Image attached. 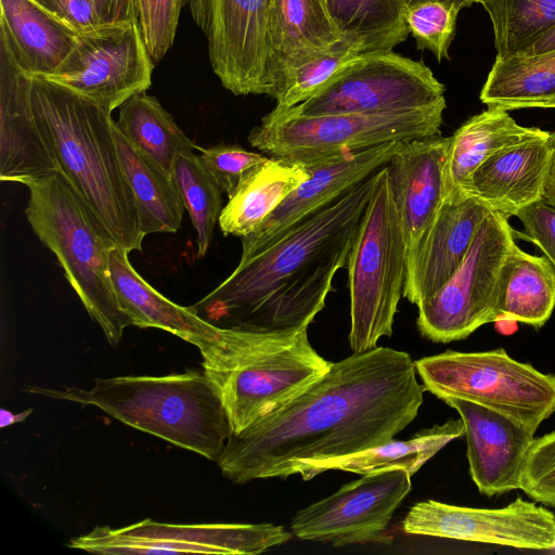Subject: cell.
<instances>
[{
    "label": "cell",
    "mask_w": 555,
    "mask_h": 555,
    "mask_svg": "<svg viewBox=\"0 0 555 555\" xmlns=\"http://www.w3.org/2000/svg\"><path fill=\"white\" fill-rule=\"evenodd\" d=\"M411 475L390 468L362 475L335 493L298 511L292 533L302 541L345 546L383 538L396 509L412 489Z\"/></svg>",
    "instance_id": "obj_14"
},
{
    "label": "cell",
    "mask_w": 555,
    "mask_h": 555,
    "mask_svg": "<svg viewBox=\"0 0 555 555\" xmlns=\"http://www.w3.org/2000/svg\"><path fill=\"white\" fill-rule=\"evenodd\" d=\"M343 40L362 52L392 51L410 35L404 0H321Z\"/></svg>",
    "instance_id": "obj_32"
},
{
    "label": "cell",
    "mask_w": 555,
    "mask_h": 555,
    "mask_svg": "<svg viewBox=\"0 0 555 555\" xmlns=\"http://www.w3.org/2000/svg\"><path fill=\"white\" fill-rule=\"evenodd\" d=\"M78 36L33 0H0V41L31 77L55 73L73 52Z\"/></svg>",
    "instance_id": "obj_23"
},
{
    "label": "cell",
    "mask_w": 555,
    "mask_h": 555,
    "mask_svg": "<svg viewBox=\"0 0 555 555\" xmlns=\"http://www.w3.org/2000/svg\"><path fill=\"white\" fill-rule=\"evenodd\" d=\"M308 177L304 164L269 157L228 197L218 221L221 232L240 238L254 233Z\"/></svg>",
    "instance_id": "obj_26"
},
{
    "label": "cell",
    "mask_w": 555,
    "mask_h": 555,
    "mask_svg": "<svg viewBox=\"0 0 555 555\" xmlns=\"http://www.w3.org/2000/svg\"><path fill=\"white\" fill-rule=\"evenodd\" d=\"M341 40L321 0H270L272 92L276 75L285 65L328 50Z\"/></svg>",
    "instance_id": "obj_28"
},
{
    "label": "cell",
    "mask_w": 555,
    "mask_h": 555,
    "mask_svg": "<svg viewBox=\"0 0 555 555\" xmlns=\"http://www.w3.org/2000/svg\"><path fill=\"white\" fill-rule=\"evenodd\" d=\"M31 412H33V409L29 408L21 413L15 414L4 408H1L0 409V427L4 428V427H8L15 423L23 422L29 416V414Z\"/></svg>",
    "instance_id": "obj_45"
},
{
    "label": "cell",
    "mask_w": 555,
    "mask_h": 555,
    "mask_svg": "<svg viewBox=\"0 0 555 555\" xmlns=\"http://www.w3.org/2000/svg\"><path fill=\"white\" fill-rule=\"evenodd\" d=\"M555 308V268L545 256H533L514 244L500 272L494 322L543 326Z\"/></svg>",
    "instance_id": "obj_27"
},
{
    "label": "cell",
    "mask_w": 555,
    "mask_h": 555,
    "mask_svg": "<svg viewBox=\"0 0 555 555\" xmlns=\"http://www.w3.org/2000/svg\"><path fill=\"white\" fill-rule=\"evenodd\" d=\"M464 436L461 418H450L416 433L408 440L391 439L363 451L318 463L300 475L310 480L327 470H343L365 475L390 468L405 469L411 476L452 440Z\"/></svg>",
    "instance_id": "obj_29"
},
{
    "label": "cell",
    "mask_w": 555,
    "mask_h": 555,
    "mask_svg": "<svg viewBox=\"0 0 555 555\" xmlns=\"http://www.w3.org/2000/svg\"><path fill=\"white\" fill-rule=\"evenodd\" d=\"M444 86L423 62L392 51L362 52L312 96L279 116H322L422 108L444 102Z\"/></svg>",
    "instance_id": "obj_10"
},
{
    "label": "cell",
    "mask_w": 555,
    "mask_h": 555,
    "mask_svg": "<svg viewBox=\"0 0 555 555\" xmlns=\"http://www.w3.org/2000/svg\"><path fill=\"white\" fill-rule=\"evenodd\" d=\"M519 489L535 502L555 508V430L534 438L524 463Z\"/></svg>",
    "instance_id": "obj_40"
},
{
    "label": "cell",
    "mask_w": 555,
    "mask_h": 555,
    "mask_svg": "<svg viewBox=\"0 0 555 555\" xmlns=\"http://www.w3.org/2000/svg\"><path fill=\"white\" fill-rule=\"evenodd\" d=\"M488 107H555V50L495 57L480 92Z\"/></svg>",
    "instance_id": "obj_30"
},
{
    "label": "cell",
    "mask_w": 555,
    "mask_h": 555,
    "mask_svg": "<svg viewBox=\"0 0 555 555\" xmlns=\"http://www.w3.org/2000/svg\"><path fill=\"white\" fill-rule=\"evenodd\" d=\"M92 3L102 27L138 23L137 0H92Z\"/></svg>",
    "instance_id": "obj_43"
},
{
    "label": "cell",
    "mask_w": 555,
    "mask_h": 555,
    "mask_svg": "<svg viewBox=\"0 0 555 555\" xmlns=\"http://www.w3.org/2000/svg\"><path fill=\"white\" fill-rule=\"evenodd\" d=\"M508 218L490 210L454 274L433 296L420 304L416 319L421 335L434 343L467 338L494 322V298L501 268L515 243Z\"/></svg>",
    "instance_id": "obj_11"
},
{
    "label": "cell",
    "mask_w": 555,
    "mask_h": 555,
    "mask_svg": "<svg viewBox=\"0 0 555 555\" xmlns=\"http://www.w3.org/2000/svg\"><path fill=\"white\" fill-rule=\"evenodd\" d=\"M362 53L361 48L341 40L333 48L297 59L276 75L272 98L276 105L268 115L279 116L319 91L348 61Z\"/></svg>",
    "instance_id": "obj_35"
},
{
    "label": "cell",
    "mask_w": 555,
    "mask_h": 555,
    "mask_svg": "<svg viewBox=\"0 0 555 555\" xmlns=\"http://www.w3.org/2000/svg\"><path fill=\"white\" fill-rule=\"evenodd\" d=\"M554 153L553 132L535 128L488 157L456 189L509 218L544 198Z\"/></svg>",
    "instance_id": "obj_19"
},
{
    "label": "cell",
    "mask_w": 555,
    "mask_h": 555,
    "mask_svg": "<svg viewBox=\"0 0 555 555\" xmlns=\"http://www.w3.org/2000/svg\"><path fill=\"white\" fill-rule=\"evenodd\" d=\"M555 50V26L522 54L534 55Z\"/></svg>",
    "instance_id": "obj_44"
},
{
    "label": "cell",
    "mask_w": 555,
    "mask_h": 555,
    "mask_svg": "<svg viewBox=\"0 0 555 555\" xmlns=\"http://www.w3.org/2000/svg\"><path fill=\"white\" fill-rule=\"evenodd\" d=\"M114 137L121 170L132 193L141 232L144 235L177 232L185 208L172 175L129 141L116 122Z\"/></svg>",
    "instance_id": "obj_25"
},
{
    "label": "cell",
    "mask_w": 555,
    "mask_h": 555,
    "mask_svg": "<svg viewBox=\"0 0 555 555\" xmlns=\"http://www.w3.org/2000/svg\"><path fill=\"white\" fill-rule=\"evenodd\" d=\"M152 61L138 23L102 27L79 34L69 56L44 78L112 113L151 87Z\"/></svg>",
    "instance_id": "obj_15"
},
{
    "label": "cell",
    "mask_w": 555,
    "mask_h": 555,
    "mask_svg": "<svg viewBox=\"0 0 555 555\" xmlns=\"http://www.w3.org/2000/svg\"><path fill=\"white\" fill-rule=\"evenodd\" d=\"M491 209L455 189L444 196L417 248L406 261L403 297L418 306L454 274Z\"/></svg>",
    "instance_id": "obj_18"
},
{
    "label": "cell",
    "mask_w": 555,
    "mask_h": 555,
    "mask_svg": "<svg viewBox=\"0 0 555 555\" xmlns=\"http://www.w3.org/2000/svg\"><path fill=\"white\" fill-rule=\"evenodd\" d=\"M555 139V131L553 132ZM546 203L555 207V153L553 158V165L551 168L550 178L547 181L544 198Z\"/></svg>",
    "instance_id": "obj_46"
},
{
    "label": "cell",
    "mask_w": 555,
    "mask_h": 555,
    "mask_svg": "<svg viewBox=\"0 0 555 555\" xmlns=\"http://www.w3.org/2000/svg\"><path fill=\"white\" fill-rule=\"evenodd\" d=\"M446 107L444 101L382 113L263 117L247 140L268 157L308 164L393 141L439 135Z\"/></svg>",
    "instance_id": "obj_8"
},
{
    "label": "cell",
    "mask_w": 555,
    "mask_h": 555,
    "mask_svg": "<svg viewBox=\"0 0 555 555\" xmlns=\"http://www.w3.org/2000/svg\"><path fill=\"white\" fill-rule=\"evenodd\" d=\"M197 149L202 152V164L228 197L249 173L269 159L268 156L249 152L237 144Z\"/></svg>",
    "instance_id": "obj_38"
},
{
    "label": "cell",
    "mask_w": 555,
    "mask_h": 555,
    "mask_svg": "<svg viewBox=\"0 0 555 555\" xmlns=\"http://www.w3.org/2000/svg\"><path fill=\"white\" fill-rule=\"evenodd\" d=\"M24 391L93 405L121 423L216 461L232 433L221 395L203 370L95 378L90 389L25 386Z\"/></svg>",
    "instance_id": "obj_4"
},
{
    "label": "cell",
    "mask_w": 555,
    "mask_h": 555,
    "mask_svg": "<svg viewBox=\"0 0 555 555\" xmlns=\"http://www.w3.org/2000/svg\"><path fill=\"white\" fill-rule=\"evenodd\" d=\"M463 8L461 0L409 1L404 20L417 48L429 50L439 62L449 59L457 15Z\"/></svg>",
    "instance_id": "obj_37"
},
{
    "label": "cell",
    "mask_w": 555,
    "mask_h": 555,
    "mask_svg": "<svg viewBox=\"0 0 555 555\" xmlns=\"http://www.w3.org/2000/svg\"><path fill=\"white\" fill-rule=\"evenodd\" d=\"M380 169L267 247L241 256L234 271L191 306L194 312L225 328L280 332L309 326L324 309L336 272L347 264Z\"/></svg>",
    "instance_id": "obj_2"
},
{
    "label": "cell",
    "mask_w": 555,
    "mask_h": 555,
    "mask_svg": "<svg viewBox=\"0 0 555 555\" xmlns=\"http://www.w3.org/2000/svg\"><path fill=\"white\" fill-rule=\"evenodd\" d=\"M448 138L440 135L402 142L386 165L406 244V261L414 254L444 198Z\"/></svg>",
    "instance_id": "obj_22"
},
{
    "label": "cell",
    "mask_w": 555,
    "mask_h": 555,
    "mask_svg": "<svg viewBox=\"0 0 555 555\" xmlns=\"http://www.w3.org/2000/svg\"><path fill=\"white\" fill-rule=\"evenodd\" d=\"M38 127L60 171L90 207L117 246L141 250L132 193L117 155L112 113L41 77L31 79Z\"/></svg>",
    "instance_id": "obj_3"
},
{
    "label": "cell",
    "mask_w": 555,
    "mask_h": 555,
    "mask_svg": "<svg viewBox=\"0 0 555 555\" xmlns=\"http://www.w3.org/2000/svg\"><path fill=\"white\" fill-rule=\"evenodd\" d=\"M349 345L377 347L392 334L406 276V244L386 165L364 210L348 256Z\"/></svg>",
    "instance_id": "obj_7"
},
{
    "label": "cell",
    "mask_w": 555,
    "mask_h": 555,
    "mask_svg": "<svg viewBox=\"0 0 555 555\" xmlns=\"http://www.w3.org/2000/svg\"><path fill=\"white\" fill-rule=\"evenodd\" d=\"M309 326L280 332L219 327L197 346L233 434L278 410L324 375L330 361L308 338Z\"/></svg>",
    "instance_id": "obj_5"
},
{
    "label": "cell",
    "mask_w": 555,
    "mask_h": 555,
    "mask_svg": "<svg viewBox=\"0 0 555 555\" xmlns=\"http://www.w3.org/2000/svg\"><path fill=\"white\" fill-rule=\"evenodd\" d=\"M138 24L153 61H159L173 44L185 0H137Z\"/></svg>",
    "instance_id": "obj_39"
},
{
    "label": "cell",
    "mask_w": 555,
    "mask_h": 555,
    "mask_svg": "<svg viewBox=\"0 0 555 555\" xmlns=\"http://www.w3.org/2000/svg\"><path fill=\"white\" fill-rule=\"evenodd\" d=\"M31 79L0 41V179L24 185L57 171L33 109Z\"/></svg>",
    "instance_id": "obj_21"
},
{
    "label": "cell",
    "mask_w": 555,
    "mask_h": 555,
    "mask_svg": "<svg viewBox=\"0 0 555 555\" xmlns=\"http://www.w3.org/2000/svg\"><path fill=\"white\" fill-rule=\"evenodd\" d=\"M424 391L409 353L352 352L271 414L231 433L218 466L238 485L301 475L393 439L416 417Z\"/></svg>",
    "instance_id": "obj_1"
},
{
    "label": "cell",
    "mask_w": 555,
    "mask_h": 555,
    "mask_svg": "<svg viewBox=\"0 0 555 555\" xmlns=\"http://www.w3.org/2000/svg\"><path fill=\"white\" fill-rule=\"evenodd\" d=\"M414 363L425 390L438 399L457 398L480 404L534 434L555 412V375L513 359L503 348L448 350Z\"/></svg>",
    "instance_id": "obj_9"
},
{
    "label": "cell",
    "mask_w": 555,
    "mask_h": 555,
    "mask_svg": "<svg viewBox=\"0 0 555 555\" xmlns=\"http://www.w3.org/2000/svg\"><path fill=\"white\" fill-rule=\"evenodd\" d=\"M442 401L459 413L464 424L469 473L479 492L493 496L519 489L534 433L480 404L457 398Z\"/></svg>",
    "instance_id": "obj_20"
},
{
    "label": "cell",
    "mask_w": 555,
    "mask_h": 555,
    "mask_svg": "<svg viewBox=\"0 0 555 555\" xmlns=\"http://www.w3.org/2000/svg\"><path fill=\"white\" fill-rule=\"evenodd\" d=\"M535 128L518 125L507 111L499 107H488L467 119L448 138L444 196L459 188L488 157L518 143Z\"/></svg>",
    "instance_id": "obj_31"
},
{
    "label": "cell",
    "mask_w": 555,
    "mask_h": 555,
    "mask_svg": "<svg viewBox=\"0 0 555 555\" xmlns=\"http://www.w3.org/2000/svg\"><path fill=\"white\" fill-rule=\"evenodd\" d=\"M208 41L209 62L235 95L272 93L270 0H185Z\"/></svg>",
    "instance_id": "obj_12"
},
{
    "label": "cell",
    "mask_w": 555,
    "mask_h": 555,
    "mask_svg": "<svg viewBox=\"0 0 555 555\" xmlns=\"http://www.w3.org/2000/svg\"><path fill=\"white\" fill-rule=\"evenodd\" d=\"M405 2L412 1V0H404ZM465 7H470L473 3H480V0H461Z\"/></svg>",
    "instance_id": "obj_47"
},
{
    "label": "cell",
    "mask_w": 555,
    "mask_h": 555,
    "mask_svg": "<svg viewBox=\"0 0 555 555\" xmlns=\"http://www.w3.org/2000/svg\"><path fill=\"white\" fill-rule=\"evenodd\" d=\"M172 178L196 231L197 256L204 257L222 210V191L194 151L177 156Z\"/></svg>",
    "instance_id": "obj_36"
},
{
    "label": "cell",
    "mask_w": 555,
    "mask_h": 555,
    "mask_svg": "<svg viewBox=\"0 0 555 555\" xmlns=\"http://www.w3.org/2000/svg\"><path fill=\"white\" fill-rule=\"evenodd\" d=\"M402 529L408 534L524 550H555V514L520 496L500 508L422 501L410 508Z\"/></svg>",
    "instance_id": "obj_16"
},
{
    "label": "cell",
    "mask_w": 555,
    "mask_h": 555,
    "mask_svg": "<svg viewBox=\"0 0 555 555\" xmlns=\"http://www.w3.org/2000/svg\"><path fill=\"white\" fill-rule=\"evenodd\" d=\"M26 186L25 215L33 231L56 256L88 314L116 347L131 325L111 280L109 255L116 243L60 171Z\"/></svg>",
    "instance_id": "obj_6"
},
{
    "label": "cell",
    "mask_w": 555,
    "mask_h": 555,
    "mask_svg": "<svg viewBox=\"0 0 555 555\" xmlns=\"http://www.w3.org/2000/svg\"><path fill=\"white\" fill-rule=\"evenodd\" d=\"M402 142L393 141L363 151L304 164L309 177L254 233L241 237L242 256L270 245L304 218L328 205L389 163Z\"/></svg>",
    "instance_id": "obj_17"
},
{
    "label": "cell",
    "mask_w": 555,
    "mask_h": 555,
    "mask_svg": "<svg viewBox=\"0 0 555 555\" xmlns=\"http://www.w3.org/2000/svg\"><path fill=\"white\" fill-rule=\"evenodd\" d=\"M498 57L524 53L555 26V0H480Z\"/></svg>",
    "instance_id": "obj_34"
},
{
    "label": "cell",
    "mask_w": 555,
    "mask_h": 555,
    "mask_svg": "<svg viewBox=\"0 0 555 555\" xmlns=\"http://www.w3.org/2000/svg\"><path fill=\"white\" fill-rule=\"evenodd\" d=\"M115 122L129 141L170 175L177 156L196 149L159 101L146 91L122 103Z\"/></svg>",
    "instance_id": "obj_33"
},
{
    "label": "cell",
    "mask_w": 555,
    "mask_h": 555,
    "mask_svg": "<svg viewBox=\"0 0 555 555\" xmlns=\"http://www.w3.org/2000/svg\"><path fill=\"white\" fill-rule=\"evenodd\" d=\"M78 34L102 28L92 0H33Z\"/></svg>",
    "instance_id": "obj_42"
},
{
    "label": "cell",
    "mask_w": 555,
    "mask_h": 555,
    "mask_svg": "<svg viewBox=\"0 0 555 555\" xmlns=\"http://www.w3.org/2000/svg\"><path fill=\"white\" fill-rule=\"evenodd\" d=\"M522 223L520 237L537 245L555 268V207L540 199L515 215Z\"/></svg>",
    "instance_id": "obj_41"
},
{
    "label": "cell",
    "mask_w": 555,
    "mask_h": 555,
    "mask_svg": "<svg viewBox=\"0 0 555 555\" xmlns=\"http://www.w3.org/2000/svg\"><path fill=\"white\" fill-rule=\"evenodd\" d=\"M129 253L119 246L113 248L109 273L118 305L131 325L167 331L195 347L214 338L219 326L202 319L192 307L177 305L152 287L131 266Z\"/></svg>",
    "instance_id": "obj_24"
},
{
    "label": "cell",
    "mask_w": 555,
    "mask_h": 555,
    "mask_svg": "<svg viewBox=\"0 0 555 555\" xmlns=\"http://www.w3.org/2000/svg\"><path fill=\"white\" fill-rule=\"evenodd\" d=\"M292 533L273 524H166L150 518L122 528L99 526L68 546L96 554L253 555L286 543Z\"/></svg>",
    "instance_id": "obj_13"
}]
</instances>
